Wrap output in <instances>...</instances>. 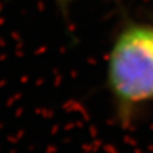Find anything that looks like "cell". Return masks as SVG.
<instances>
[{"label":"cell","mask_w":153,"mask_h":153,"mask_svg":"<svg viewBox=\"0 0 153 153\" xmlns=\"http://www.w3.org/2000/svg\"><path fill=\"white\" fill-rule=\"evenodd\" d=\"M106 84L124 128L153 102V22L130 19L117 30L107 55Z\"/></svg>","instance_id":"obj_1"},{"label":"cell","mask_w":153,"mask_h":153,"mask_svg":"<svg viewBox=\"0 0 153 153\" xmlns=\"http://www.w3.org/2000/svg\"><path fill=\"white\" fill-rule=\"evenodd\" d=\"M55 1L59 4V7L60 8H63V9H66L71 3H75V1H79V0H55Z\"/></svg>","instance_id":"obj_2"}]
</instances>
